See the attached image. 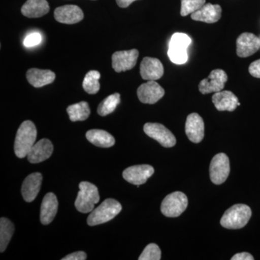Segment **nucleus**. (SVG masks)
<instances>
[{
	"instance_id": "1",
	"label": "nucleus",
	"mask_w": 260,
	"mask_h": 260,
	"mask_svg": "<svg viewBox=\"0 0 260 260\" xmlns=\"http://www.w3.org/2000/svg\"><path fill=\"white\" fill-rule=\"evenodd\" d=\"M37 130L31 121H25L17 132L15 140L14 150L19 158H23L28 155L30 149L36 143Z\"/></svg>"
},
{
	"instance_id": "2",
	"label": "nucleus",
	"mask_w": 260,
	"mask_h": 260,
	"mask_svg": "<svg viewBox=\"0 0 260 260\" xmlns=\"http://www.w3.org/2000/svg\"><path fill=\"white\" fill-rule=\"evenodd\" d=\"M251 216V210L248 205H233L223 214L220 224L229 229H239L245 226Z\"/></svg>"
},
{
	"instance_id": "3",
	"label": "nucleus",
	"mask_w": 260,
	"mask_h": 260,
	"mask_svg": "<svg viewBox=\"0 0 260 260\" xmlns=\"http://www.w3.org/2000/svg\"><path fill=\"white\" fill-rule=\"evenodd\" d=\"M79 188L80 191L75 200V208L80 213H90L100 200L99 189L96 186L88 181L80 182Z\"/></svg>"
},
{
	"instance_id": "4",
	"label": "nucleus",
	"mask_w": 260,
	"mask_h": 260,
	"mask_svg": "<svg viewBox=\"0 0 260 260\" xmlns=\"http://www.w3.org/2000/svg\"><path fill=\"white\" fill-rule=\"evenodd\" d=\"M122 207L119 202L114 199H107L94 209L88 218L90 226L107 223L120 213Z\"/></svg>"
},
{
	"instance_id": "5",
	"label": "nucleus",
	"mask_w": 260,
	"mask_h": 260,
	"mask_svg": "<svg viewBox=\"0 0 260 260\" xmlns=\"http://www.w3.org/2000/svg\"><path fill=\"white\" fill-rule=\"evenodd\" d=\"M191 39L185 34L177 32L172 36L168 55L174 64H183L188 60L187 48Z\"/></svg>"
},
{
	"instance_id": "6",
	"label": "nucleus",
	"mask_w": 260,
	"mask_h": 260,
	"mask_svg": "<svg viewBox=\"0 0 260 260\" xmlns=\"http://www.w3.org/2000/svg\"><path fill=\"white\" fill-rule=\"evenodd\" d=\"M187 205L188 199L185 194L181 191H175L164 198L160 210L165 216L176 218L185 211Z\"/></svg>"
},
{
	"instance_id": "7",
	"label": "nucleus",
	"mask_w": 260,
	"mask_h": 260,
	"mask_svg": "<svg viewBox=\"0 0 260 260\" xmlns=\"http://www.w3.org/2000/svg\"><path fill=\"white\" fill-rule=\"evenodd\" d=\"M230 174V162L225 153H218L212 159L210 166V177L215 184H221L226 181Z\"/></svg>"
},
{
	"instance_id": "8",
	"label": "nucleus",
	"mask_w": 260,
	"mask_h": 260,
	"mask_svg": "<svg viewBox=\"0 0 260 260\" xmlns=\"http://www.w3.org/2000/svg\"><path fill=\"white\" fill-rule=\"evenodd\" d=\"M143 129L145 134L156 140L164 148H172L177 143L175 136L172 132L159 123H146Z\"/></svg>"
},
{
	"instance_id": "9",
	"label": "nucleus",
	"mask_w": 260,
	"mask_h": 260,
	"mask_svg": "<svg viewBox=\"0 0 260 260\" xmlns=\"http://www.w3.org/2000/svg\"><path fill=\"white\" fill-rule=\"evenodd\" d=\"M228 80V75L223 70H214L208 78L199 84V90L202 94L217 93L223 90Z\"/></svg>"
},
{
	"instance_id": "10",
	"label": "nucleus",
	"mask_w": 260,
	"mask_h": 260,
	"mask_svg": "<svg viewBox=\"0 0 260 260\" xmlns=\"http://www.w3.org/2000/svg\"><path fill=\"white\" fill-rule=\"evenodd\" d=\"M138 56L139 51L135 49L128 51H116L112 55L113 69L116 73L133 69L136 65Z\"/></svg>"
},
{
	"instance_id": "11",
	"label": "nucleus",
	"mask_w": 260,
	"mask_h": 260,
	"mask_svg": "<svg viewBox=\"0 0 260 260\" xmlns=\"http://www.w3.org/2000/svg\"><path fill=\"white\" fill-rule=\"evenodd\" d=\"M138 96L143 104H154L164 97L165 90L155 80H148L138 89Z\"/></svg>"
},
{
	"instance_id": "12",
	"label": "nucleus",
	"mask_w": 260,
	"mask_h": 260,
	"mask_svg": "<svg viewBox=\"0 0 260 260\" xmlns=\"http://www.w3.org/2000/svg\"><path fill=\"white\" fill-rule=\"evenodd\" d=\"M154 169L150 165H137L130 167L123 172V178L130 184L140 186L145 184L154 174Z\"/></svg>"
},
{
	"instance_id": "13",
	"label": "nucleus",
	"mask_w": 260,
	"mask_h": 260,
	"mask_svg": "<svg viewBox=\"0 0 260 260\" xmlns=\"http://www.w3.org/2000/svg\"><path fill=\"white\" fill-rule=\"evenodd\" d=\"M259 38L251 32H243L237 40V54L239 57H248L259 50Z\"/></svg>"
},
{
	"instance_id": "14",
	"label": "nucleus",
	"mask_w": 260,
	"mask_h": 260,
	"mask_svg": "<svg viewBox=\"0 0 260 260\" xmlns=\"http://www.w3.org/2000/svg\"><path fill=\"white\" fill-rule=\"evenodd\" d=\"M186 136L191 142L199 143L204 138L205 124L203 118L197 114L192 113L186 118L185 124Z\"/></svg>"
},
{
	"instance_id": "15",
	"label": "nucleus",
	"mask_w": 260,
	"mask_h": 260,
	"mask_svg": "<svg viewBox=\"0 0 260 260\" xmlns=\"http://www.w3.org/2000/svg\"><path fill=\"white\" fill-rule=\"evenodd\" d=\"M164 68L156 58L145 57L140 64V75L143 80H156L162 78Z\"/></svg>"
},
{
	"instance_id": "16",
	"label": "nucleus",
	"mask_w": 260,
	"mask_h": 260,
	"mask_svg": "<svg viewBox=\"0 0 260 260\" xmlns=\"http://www.w3.org/2000/svg\"><path fill=\"white\" fill-rule=\"evenodd\" d=\"M54 18L61 23L75 24L83 20L84 14L83 10L76 5H64L56 8Z\"/></svg>"
},
{
	"instance_id": "17",
	"label": "nucleus",
	"mask_w": 260,
	"mask_h": 260,
	"mask_svg": "<svg viewBox=\"0 0 260 260\" xmlns=\"http://www.w3.org/2000/svg\"><path fill=\"white\" fill-rule=\"evenodd\" d=\"M42 174L36 172L25 178L22 184L21 192L25 201L30 203L37 198L41 189L42 183Z\"/></svg>"
},
{
	"instance_id": "18",
	"label": "nucleus",
	"mask_w": 260,
	"mask_h": 260,
	"mask_svg": "<svg viewBox=\"0 0 260 260\" xmlns=\"http://www.w3.org/2000/svg\"><path fill=\"white\" fill-rule=\"evenodd\" d=\"M54 146L50 140L42 139L36 143L27 155L28 161L31 164H39L50 158Z\"/></svg>"
},
{
	"instance_id": "19",
	"label": "nucleus",
	"mask_w": 260,
	"mask_h": 260,
	"mask_svg": "<svg viewBox=\"0 0 260 260\" xmlns=\"http://www.w3.org/2000/svg\"><path fill=\"white\" fill-rule=\"evenodd\" d=\"M222 8L219 5L205 3L200 9L191 13V18L195 21L215 23L221 18Z\"/></svg>"
},
{
	"instance_id": "20",
	"label": "nucleus",
	"mask_w": 260,
	"mask_h": 260,
	"mask_svg": "<svg viewBox=\"0 0 260 260\" xmlns=\"http://www.w3.org/2000/svg\"><path fill=\"white\" fill-rule=\"evenodd\" d=\"M58 210V200L54 193L44 196L41 206L40 220L43 225H48L55 218Z\"/></svg>"
},
{
	"instance_id": "21",
	"label": "nucleus",
	"mask_w": 260,
	"mask_h": 260,
	"mask_svg": "<svg viewBox=\"0 0 260 260\" xmlns=\"http://www.w3.org/2000/svg\"><path fill=\"white\" fill-rule=\"evenodd\" d=\"M212 101L217 110L220 112H234L238 107L239 99L235 94L229 90H221L213 95Z\"/></svg>"
},
{
	"instance_id": "22",
	"label": "nucleus",
	"mask_w": 260,
	"mask_h": 260,
	"mask_svg": "<svg viewBox=\"0 0 260 260\" xmlns=\"http://www.w3.org/2000/svg\"><path fill=\"white\" fill-rule=\"evenodd\" d=\"M55 78V74L49 70L32 68L28 70L26 73V78L28 83L35 88H41L44 85L52 83Z\"/></svg>"
},
{
	"instance_id": "23",
	"label": "nucleus",
	"mask_w": 260,
	"mask_h": 260,
	"mask_svg": "<svg viewBox=\"0 0 260 260\" xmlns=\"http://www.w3.org/2000/svg\"><path fill=\"white\" fill-rule=\"evenodd\" d=\"M49 11L47 0H27L21 8L22 14L29 18H41Z\"/></svg>"
},
{
	"instance_id": "24",
	"label": "nucleus",
	"mask_w": 260,
	"mask_h": 260,
	"mask_svg": "<svg viewBox=\"0 0 260 260\" xmlns=\"http://www.w3.org/2000/svg\"><path fill=\"white\" fill-rule=\"evenodd\" d=\"M86 138L92 144L100 148H110L115 144L114 137L105 130H89L86 133Z\"/></svg>"
},
{
	"instance_id": "25",
	"label": "nucleus",
	"mask_w": 260,
	"mask_h": 260,
	"mask_svg": "<svg viewBox=\"0 0 260 260\" xmlns=\"http://www.w3.org/2000/svg\"><path fill=\"white\" fill-rule=\"evenodd\" d=\"M70 120L72 121L86 120L90 114L89 104L85 102L73 104L67 109Z\"/></svg>"
},
{
	"instance_id": "26",
	"label": "nucleus",
	"mask_w": 260,
	"mask_h": 260,
	"mask_svg": "<svg viewBox=\"0 0 260 260\" xmlns=\"http://www.w3.org/2000/svg\"><path fill=\"white\" fill-rule=\"evenodd\" d=\"M13 223L6 218L0 219V251L3 252L6 249L11 238L14 234Z\"/></svg>"
},
{
	"instance_id": "27",
	"label": "nucleus",
	"mask_w": 260,
	"mask_h": 260,
	"mask_svg": "<svg viewBox=\"0 0 260 260\" xmlns=\"http://www.w3.org/2000/svg\"><path fill=\"white\" fill-rule=\"evenodd\" d=\"M120 103V94L114 93L106 98L98 107L97 112L102 116H107L114 112L116 107Z\"/></svg>"
},
{
	"instance_id": "28",
	"label": "nucleus",
	"mask_w": 260,
	"mask_h": 260,
	"mask_svg": "<svg viewBox=\"0 0 260 260\" xmlns=\"http://www.w3.org/2000/svg\"><path fill=\"white\" fill-rule=\"evenodd\" d=\"M101 74L96 70H91L85 75L83 80V87L84 90L88 94H95L100 89L99 79Z\"/></svg>"
},
{
	"instance_id": "29",
	"label": "nucleus",
	"mask_w": 260,
	"mask_h": 260,
	"mask_svg": "<svg viewBox=\"0 0 260 260\" xmlns=\"http://www.w3.org/2000/svg\"><path fill=\"white\" fill-rule=\"evenodd\" d=\"M205 3L206 0H181V16H186L198 11Z\"/></svg>"
},
{
	"instance_id": "30",
	"label": "nucleus",
	"mask_w": 260,
	"mask_h": 260,
	"mask_svg": "<svg viewBox=\"0 0 260 260\" xmlns=\"http://www.w3.org/2000/svg\"><path fill=\"white\" fill-rule=\"evenodd\" d=\"M161 259V251L159 246L155 244H148L145 248L139 260H160Z\"/></svg>"
},
{
	"instance_id": "31",
	"label": "nucleus",
	"mask_w": 260,
	"mask_h": 260,
	"mask_svg": "<svg viewBox=\"0 0 260 260\" xmlns=\"http://www.w3.org/2000/svg\"><path fill=\"white\" fill-rule=\"evenodd\" d=\"M42 36L39 32H32L25 38L24 45L26 47H32L40 44L42 42Z\"/></svg>"
},
{
	"instance_id": "32",
	"label": "nucleus",
	"mask_w": 260,
	"mask_h": 260,
	"mask_svg": "<svg viewBox=\"0 0 260 260\" xmlns=\"http://www.w3.org/2000/svg\"><path fill=\"white\" fill-rule=\"evenodd\" d=\"M249 72L254 78H260V59L253 61L249 65Z\"/></svg>"
},
{
	"instance_id": "33",
	"label": "nucleus",
	"mask_w": 260,
	"mask_h": 260,
	"mask_svg": "<svg viewBox=\"0 0 260 260\" xmlns=\"http://www.w3.org/2000/svg\"><path fill=\"white\" fill-rule=\"evenodd\" d=\"M87 259V254L84 251H75L72 254H68L62 258V260H85Z\"/></svg>"
},
{
	"instance_id": "34",
	"label": "nucleus",
	"mask_w": 260,
	"mask_h": 260,
	"mask_svg": "<svg viewBox=\"0 0 260 260\" xmlns=\"http://www.w3.org/2000/svg\"><path fill=\"white\" fill-rule=\"evenodd\" d=\"M254 258L248 252L239 253L232 258V260H254Z\"/></svg>"
},
{
	"instance_id": "35",
	"label": "nucleus",
	"mask_w": 260,
	"mask_h": 260,
	"mask_svg": "<svg viewBox=\"0 0 260 260\" xmlns=\"http://www.w3.org/2000/svg\"><path fill=\"white\" fill-rule=\"evenodd\" d=\"M116 3L121 8H126L129 7L133 2L136 1V0H116Z\"/></svg>"
}]
</instances>
